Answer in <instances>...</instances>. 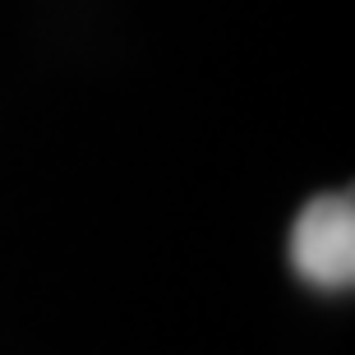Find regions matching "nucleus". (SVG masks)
<instances>
[{
    "label": "nucleus",
    "instance_id": "f257e3e1",
    "mask_svg": "<svg viewBox=\"0 0 355 355\" xmlns=\"http://www.w3.org/2000/svg\"><path fill=\"white\" fill-rule=\"evenodd\" d=\"M291 263L323 291H351L355 282V203L351 194H323L295 217Z\"/></svg>",
    "mask_w": 355,
    "mask_h": 355
}]
</instances>
